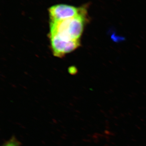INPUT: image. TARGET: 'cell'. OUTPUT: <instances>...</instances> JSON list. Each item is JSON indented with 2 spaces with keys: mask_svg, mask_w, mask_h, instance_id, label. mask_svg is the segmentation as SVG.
<instances>
[{
  "mask_svg": "<svg viewBox=\"0 0 146 146\" xmlns=\"http://www.w3.org/2000/svg\"><path fill=\"white\" fill-rule=\"evenodd\" d=\"M49 35L53 54L56 57H63L77 48L80 45V40L65 41L55 35Z\"/></svg>",
  "mask_w": 146,
  "mask_h": 146,
  "instance_id": "3",
  "label": "cell"
},
{
  "mask_svg": "<svg viewBox=\"0 0 146 146\" xmlns=\"http://www.w3.org/2000/svg\"><path fill=\"white\" fill-rule=\"evenodd\" d=\"M2 146H20V143L15 137H13Z\"/></svg>",
  "mask_w": 146,
  "mask_h": 146,
  "instance_id": "4",
  "label": "cell"
},
{
  "mask_svg": "<svg viewBox=\"0 0 146 146\" xmlns=\"http://www.w3.org/2000/svg\"><path fill=\"white\" fill-rule=\"evenodd\" d=\"M87 11L74 18L50 22V35L65 41L80 40L87 20Z\"/></svg>",
  "mask_w": 146,
  "mask_h": 146,
  "instance_id": "1",
  "label": "cell"
},
{
  "mask_svg": "<svg viewBox=\"0 0 146 146\" xmlns=\"http://www.w3.org/2000/svg\"><path fill=\"white\" fill-rule=\"evenodd\" d=\"M87 6L77 7L66 4H57L49 8L50 22H56L76 17L87 11Z\"/></svg>",
  "mask_w": 146,
  "mask_h": 146,
  "instance_id": "2",
  "label": "cell"
}]
</instances>
